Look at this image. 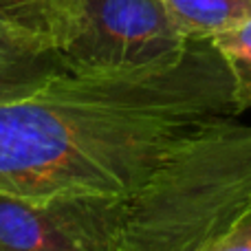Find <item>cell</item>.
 <instances>
[{
  "label": "cell",
  "mask_w": 251,
  "mask_h": 251,
  "mask_svg": "<svg viewBox=\"0 0 251 251\" xmlns=\"http://www.w3.org/2000/svg\"><path fill=\"white\" fill-rule=\"evenodd\" d=\"M212 44L227 64L236 113L243 115L251 108V18L234 29L214 35Z\"/></svg>",
  "instance_id": "8"
},
{
  "label": "cell",
  "mask_w": 251,
  "mask_h": 251,
  "mask_svg": "<svg viewBox=\"0 0 251 251\" xmlns=\"http://www.w3.org/2000/svg\"><path fill=\"white\" fill-rule=\"evenodd\" d=\"M236 119L174 148L130 201L119 251H251V126Z\"/></svg>",
  "instance_id": "2"
},
{
  "label": "cell",
  "mask_w": 251,
  "mask_h": 251,
  "mask_svg": "<svg viewBox=\"0 0 251 251\" xmlns=\"http://www.w3.org/2000/svg\"><path fill=\"white\" fill-rule=\"evenodd\" d=\"M84 0H0V22L22 38L60 51L75 35Z\"/></svg>",
  "instance_id": "6"
},
{
  "label": "cell",
  "mask_w": 251,
  "mask_h": 251,
  "mask_svg": "<svg viewBox=\"0 0 251 251\" xmlns=\"http://www.w3.org/2000/svg\"><path fill=\"white\" fill-rule=\"evenodd\" d=\"M190 42L165 0H84L77 31L57 53L71 73H117L174 64Z\"/></svg>",
  "instance_id": "3"
},
{
  "label": "cell",
  "mask_w": 251,
  "mask_h": 251,
  "mask_svg": "<svg viewBox=\"0 0 251 251\" xmlns=\"http://www.w3.org/2000/svg\"><path fill=\"white\" fill-rule=\"evenodd\" d=\"M132 199L0 196V251H119Z\"/></svg>",
  "instance_id": "4"
},
{
  "label": "cell",
  "mask_w": 251,
  "mask_h": 251,
  "mask_svg": "<svg viewBox=\"0 0 251 251\" xmlns=\"http://www.w3.org/2000/svg\"><path fill=\"white\" fill-rule=\"evenodd\" d=\"M238 117L212 40L168 66L64 73L0 104V196L134 199L181 141Z\"/></svg>",
  "instance_id": "1"
},
{
  "label": "cell",
  "mask_w": 251,
  "mask_h": 251,
  "mask_svg": "<svg viewBox=\"0 0 251 251\" xmlns=\"http://www.w3.org/2000/svg\"><path fill=\"white\" fill-rule=\"evenodd\" d=\"M64 73L69 69L55 49L40 47L0 22V104L22 100Z\"/></svg>",
  "instance_id": "5"
},
{
  "label": "cell",
  "mask_w": 251,
  "mask_h": 251,
  "mask_svg": "<svg viewBox=\"0 0 251 251\" xmlns=\"http://www.w3.org/2000/svg\"><path fill=\"white\" fill-rule=\"evenodd\" d=\"M165 4L190 40H212L251 18V0H165Z\"/></svg>",
  "instance_id": "7"
}]
</instances>
